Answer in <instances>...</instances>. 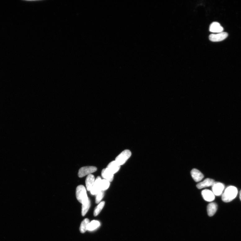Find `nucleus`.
Here are the masks:
<instances>
[{"mask_svg":"<svg viewBox=\"0 0 241 241\" xmlns=\"http://www.w3.org/2000/svg\"><path fill=\"white\" fill-rule=\"evenodd\" d=\"M238 194V190L234 186H230L227 187L222 194V200L225 202H230L233 200L236 197Z\"/></svg>","mask_w":241,"mask_h":241,"instance_id":"obj_1","label":"nucleus"},{"mask_svg":"<svg viewBox=\"0 0 241 241\" xmlns=\"http://www.w3.org/2000/svg\"><path fill=\"white\" fill-rule=\"evenodd\" d=\"M76 195L77 200L82 204L89 200L87 196L86 189L82 185H78L76 189Z\"/></svg>","mask_w":241,"mask_h":241,"instance_id":"obj_2","label":"nucleus"},{"mask_svg":"<svg viewBox=\"0 0 241 241\" xmlns=\"http://www.w3.org/2000/svg\"><path fill=\"white\" fill-rule=\"evenodd\" d=\"M132 155V153L129 150H125L119 155L115 159V162L121 166L124 164Z\"/></svg>","mask_w":241,"mask_h":241,"instance_id":"obj_3","label":"nucleus"},{"mask_svg":"<svg viewBox=\"0 0 241 241\" xmlns=\"http://www.w3.org/2000/svg\"><path fill=\"white\" fill-rule=\"evenodd\" d=\"M97 170L96 167L93 166H87L83 167L79 169L78 173V176L79 177H83L87 175L91 174V173L95 172Z\"/></svg>","mask_w":241,"mask_h":241,"instance_id":"obj_4","label":"nucleus"},{"mask_svg":"<svg viewBox=\"0 0 241 241\" xmlns=\"http://www.w3.org/2000/svg\"><path fill=\"white\" fill-rule=\"evenodd\" d=\"M228 36L226 32H222L217 34H211L209 36V39L212 42H220L225 39Z\"/></svg>","mask_w":241,"mask_h":241,"instance_id":"obj_5","label":"nucleus"},{"mask_svg":"<svg viewBox=\"0 0 241 241\" xmlns=\"http://www.w3.org/2000/svg\"><path fill=\"white\" fill-rule=\"evenodd\" d=\"M225 188V185L223 184L218 182H215L212 186V191L215 195L220 196L222 193Z\"/></svg>","mask_w":241,"mask_h":241,"instance_id":"obj_6","label":"nucleus"},{"mask_svg":"<svg viewBox=\"0 0 241 241\" xmlns=\"http://www.w3.org/2000/svg\"><path fill=\"white\" fill-rule=\"evenodd\" d=\"M202 195L204 199L206 201L211 202L214 200L215 195L210 190L205 189L202 192Z\"/></svg>","mask_w":241,"mask_h":241,"instance_id":"obj_7","label":"nucleus"},{"mask_svg":"<svg viewBox=\"0 0 241 241\" xmlns=\"http://www.w3.org/2000/svg\"><path fill=\"white\" fill-rule=\"evenodd\" d=\"M101 179L100 176H98L95 181V183L90 191L93 195H95L98 194L100 190V185Z\"/></svg>","mask_w":241,"mask_h":241,"instance_id":"obj_8","label":"nucleus"},{"mask_svg":"<svg viewBox=\"0 0 241 241\" xmlns=\"http://www.w3.org/2000/svg\"><path fill=\"white\" fill-rule=\"evenodd\" d=\"M215 183V181L213 179L207 178L204 181L201 182L197 184L196 186L198 189H201L210 186H212Z\"/></svg>","mask_w":241,"mask_h":241,"instance_id":"obj_9","label":"nucleus"},{"mask_svg":"<svg viewBox=\"0 0 241 241\" xmlns=\"http://www.w3.org/2000/svg\"><path fill=\"white\" fill-rule=\"evenodd\" d=\"M191 175L192 178L196 182L200 181L204 177L201 172L195 168L193 169L191 171Z\"/></svg>","mask_w":241,"mask_h":241,"instance_id":"obj_10","label":"nucleus"},{"mask_svg":"<svg viewBox=\"0 0 241 241\" xmlns=\"http://www.w3.org/2000/svg\"><path fill=\"white\" fill-rule=\"evenodd\" d=\"M209 30L213 33H220L223 32V28L220 24L218 22H214L210 25Z\"/></svg>","mask_w":241,"mask_h":241,"instance_id":"obj_11","label":"nucleus"},{"mask_svg":"<svg viewBox=\"0 0 241 241\" xmlns=\"http://www.w3.org/2000/svg\"><path fill=\"white\" fill-rule=\"evenodd\" d=\"M114 175L107 168L103 169L101 172V176L103 178L109 182H111L113 181Z\"/></svg>","mask_w":241,"mask_h":241,"instance_id":"obj_12","label":"nucleus"},{"mask_svg":"<svg viewBox=\"0 0 241 241\" xmlns=\"http://www.w3.org/2000/svg\"><path fill=\"white\" fill-rule=\"evenodd\" d=\"M218 206L216 203H211L207 207V211L209 216H212L216 212L217 210Z\"/></svg>","mask_w":241,"mask_h":241,"instance_id":"obj_13","label":"nucleus"},{"mask_svg":"<svg viewBox=\"0 0 241 241\" xmlns=\"http://www.w3.org/2000/svg\"><path fill=\"white\" fill-rule=\"evenodd\" d=\"M95 181V177L92 174L88 175L86 181V188L87 191H91Z\"/></svg>","mask_w":241,"mask_h":241,"instance_id":"obj_14","label":"nucleus"},{"mask_svg":"<svg viewBox=\"0 0 241 241\" xmlns=\"http://www.w3.org/2000/svg\"><path fill=\"white\" fill-rule=\"evenodd\" d=\"M107 168L114 174L119 171L120 166L115 162V161H113L109 163Z\"/></svg>","mask_w":241,"mask_h":241,"instance_id":"obj_15","label":"nucleus"},{"mask_svg":"<svg viewBox=\"0 0 241 241\" xmlns=\"http://www.w3.org/2000/svg\"><path fill=\"white\" fill-rule=\"evenodd\" d=\"M90 223L89 220L87 218L82 221L80 228V230L81 233H84L87 230V226Z\"/></svg>","mask_w":241,"mask_h":241,"instance_id":"obj_16","label":"nucleus"},{"mask_svg":"<svg viewBox=\"0 0 241 241\" xmlns=\"http://www.w3.org/2000/svg\"><path fill=\"white\" fill-rule=\"evenodd\" d=\"M90 206L91 202L90 199L82 204V214L83 216L86 215L89 209Z\"/></svg>","mask_w":241,"mask_h":241,"instance_id":"obj_17","label":"nucleus"},{"mask_svg":"<svg viewBox=\"0 0 241 241\" xmlns=\"http://www.w3.org/2000/svg\"><path fill=\"white\" fill-rule=\"evenodd\" d=\"M100 225V223L98 221H93L88 224L87 226V230L92 231L95 230Z\"/></svg>","mask_w":241,"mask_h":241,"instance_id":"obj_18","label":"nucleus"},{"mask_svg":"<svg viewBox=\"0 0 241 241\" xmlns=\"http://www.w3.org/2000/svg\"><path fill=\"white\" fill-rule=\"evenodd\" d=\"M110 185V182L104 179L101 180L100 185V190L104 191L108 189Z\"/></svg>","mask_w":241,"mask_h":241,"instance_id":"obj_19","label":"nucleus"},{"mask_svg":"<svg viewBox=\"0 0 241 241\" xmlns=\"http://www.w3.org/2000/svg\"><path fill=\"white\" fill-rule=\"evenodd\" d=\"M105 204V202L103 201L100 202V204L97 206L94 211V215L95 216H96L100 213L101 210L103 208Z\"/></svg>","mask_w":241,"mask_h":241,"instance_id":"obj_20","label":"nucleus"},{"mask_svg":"<svg viewBox=\"0 0 241 241\" xmlns=\"http://www.w3.org/2000/svg\"><path fill=\"white\" fill-rule=\"evenodd\" d=\"M104 191L100 190V191L96 194V203H99L101 200L102 199L104 196Z\"/></svg>","mask_w":241,"mask_h":241,"instance_id":"obj_21","label":"nucleus"},{"mask_svg":"<svg viewBox=\"0 0 241 241\" xmlns=\"http://www.w3.org/2000/svg\"><path fill=\"white\" fill-rule=\"evenodd\" d=\"M239 198L240 200L241 201V190L239 193Z\"/></svg>","mask_w":241,"mask_h":241,"instance_id":"obj_22","label":"nucleus"}]
</instances>
